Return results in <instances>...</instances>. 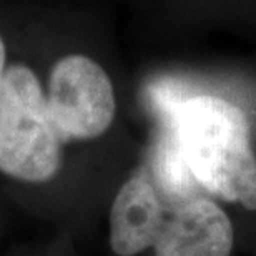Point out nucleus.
<instances>
[{
    "label": "nucleus",
    "instance_id": "nucleus-3",
    "mask_svg": "<svg viewBox=\"0 0 256 256\" xmlns=\"http://www.w3.org/2000/svg\"><path fill=\"white\" fill-rule=\"evenodd\" d=\"M45 98L62 142L98 138L115 118L114 84L108 74L85 55H66L54 65Z\"/></svg>",
    "mask_w": 256,
    "mask_h": 256
},
{
    "label": "nucleus",
    "instance_id": "nucleus-2",
    "mask_svg": "<svg viewBox=\"0 0 256 256\" xmlns=\"http://www.w3.org/2000/svg\"><path fill=\"white\" fill-rule=\"evenodd\" d=\"M62 162V138L37 75L7 66L0 82V172L28 183L48 182Z\"/></svg>",
    "mask_w": 256,
    "mask_h": 256
},
{
    "label": "nucleus",
    "instance_id": "nucleus-6",
    "mask_svg": "<svg viewBox=\"0 0 256 256\" xmlns=\"http://www.w3.org/2000/svg\"><path fill=\"white\" fill-rule=\"evenodd\" d=\"M5 57H7V52H5V45H4V40L0 38V82H2V75L5 72Z\"/></svg>",
    "mask_w": 256,
    "mask_h": 256
},
{
    "label": "nucleus",
    "instance_id": "nucleus-1",
    "mask_svg": "<svg viewBox=\"0 0 256 256\" xmlns=\"http://www.w3.org/2000/svg\"><path fill=\"white\" fill-rule=\"evenodd\" d=\"M166 133L204 190L256 212V155L238 105L222 96H193L173 108Z\"/></svg>",
    "mask_w": 256,
    "mask_h": 256
},
{
    "label": "nucleus",
    "instance_id": "nucleus-4",
    "mask_svg": "<svg viewBox=\"0 0 256 256\" xmlns=\"http://www.w3.org/2000/svg\"><path fill=\"white\" fill-rule=\"evenodd\" d=\"M234 230L226 212L212 198L193 196L163 222L155 256H230Z\"/></svg>",
    "mask_w": 256,
    "mask_h": 256
},
{
    "label": "nucleus",
    "instance_id": "nucleus-5",
    "mask_svg": "<svg viewBox=\"0 0 256 256\" xmlns=\"http://www.w3.org/2000/svg\"><path fill=\"white\" fill-rule=\"evenodd\" d=\"M160 196L145 172L120 186L110 210V246L118 256H135L155 244L163 226Z\"/></svg>",
    "mask_w": 256,
    "mask_h": 256
}]
</instances>
